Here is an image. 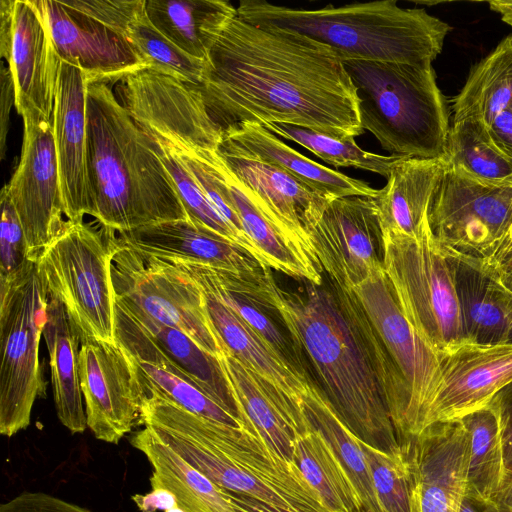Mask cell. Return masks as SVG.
Listing matches in <instances>:
<instances>
[{
  "mask_svg": "<svg viewBox=\"0 0 512 512\" xmlns=\"http://www.w3.org/2000/svg\"><path fill=\"white\" fill-rule=\"evenodd\" d=\"M197 87L221 134L243 123H284L344 139L364 132L343 62L292 30L236 16L210 50Z\"/></svg>",
  "mask_w": 512,
  "mask_h": 512,
  "instance_id": "6da1fadb",
  "label": "cell"
},
{
  "mask_svg": "<svg viewBox=\"0 0 512 512\" xmlns=\"http://www.w3.org/2000/svg\"><path fill=\"white\" fill-rule=\"evenodd\" d=\"M270 305L343 423L365 444L401 452L406 390L354 291L324 274L294 291L276 283Z\"/></svg>",
  "mask_w": 512,
  "mask_h": 512,
  "instance_id": "7a4b0ae2",
  "label": "cell"
},
{
  "mask_svg": "<svg viewBox=\"0 0 512 512\" xmlns=\"http://www.w3.org/2000/svg\"><path fill=\"white\" fill-rule=\"evenodd\" d=\"M90 216L120 233L189 220L154 140L132 119L106 82L87 86Z\"/></svg>",
  "mask_w": 512,
  "mask_h": 512,
  "instance_id": "3957f363",
  "label": "cell"
},
{
  "mask_svg": "<svg viewBox=\"0 0 512 512\" xmlns=\"http://www.w3.org/2000/svg\"><path fill=\"white\" fill-rule=\"evenodd\" d=\"M139 425L148 427L220 488L289 512H329L299 468L254 429L198 416L142 382Z\"/></svg>",
  "mask_w": 512,
  "mask_h": 512,
  "instance_id": "277c9868",
  "label": "cell"
},
{
  "mask_svg": "<svg viewBox=\"0 0 512 512\" xmlns=\"http://www.w3.org/2000/svg\"><path fill=\"white\" fill-rule=\"evenodd\" d=\"M237 16L256 25L295 31L330 47L344 60L433 63L452 27L424 8L395 0L296 9L264 0H242Z\"/></svg>",
  "mask_w": 512,
  "mask_h": 512,
  "instance_id": "5b68a950",
  "label": "cell"
},
{
  "mask_svg": "<svg viewBox=\"0 0 512 512\" xmlns=\"http://www.w3.org/2000/svg\"><path fill=\"white\" fill-rule=\"evenodd\" d=\"M363 130L391 155L447 160L450 111L432 63L344 60Z\"/></svg>",
  "mask_w": 512,
  "mask_h": 512,
  "instance_id": "8992f818",
  "label": "cell"
},
{
  "mask_svg": "<svg viewBox=\"0 0 512 512\" xmlns=\"http://www.w3.org/2000/svg\"><path fill=\"white\" fill-rule=\"evenodd\" d=\"M115 233L102 225L69 222L37 261L49 295L62 302L81 342L116 343Z\"/></svg>",
  "mask_w": 512,
  "mask_h": 512,
  "instance_id": "52a82bcc",
  "label": "cell"
},
{
  "mask_svg": "<svg viewBox=\"0 0 512 512\" xmlns=\"http://www.w3.org/2000/svg\"><path fill=\"white\" fill-rule=\"evenodd\" d=\"M48 298L37 262L0 276V433L6 437L29 426L35 400L45 396L39 342Z\"/></svg>",
  "mask_w": 512,
  "mask_h": 512,
  "instance_id": "ba28073f",
  "label": "cell"
},
{
  "mask_svg": "<svg viewBox=\"0 0 512 512\" xmlns=\"http://www.w3.org/2000/svg\"><path fill=\"white\" fill-rule=\"evenodd\" d=\"M383 268L398 305L418 336L438 355L465 339L451 259L429 225L420 239L383 232Z\"/></svg>",
  "mask_w": 512,
  "mask_h": 512,
  "instance_id": "9c48e42d",
  "label": "cell"
},
{
  "mask_svg": "<svg viewBox=\"0 0 512 512\" xmlns=\"http://www.w3.org/2000/svg\"><path fill=\"white\" fill-rule=\"evenodd\" d=\"M112 280L116 301L187 334L213 356L222 351L197 284L164 260L142 255L114 238Z\"/></svg>",
  "mask_w": 512,
  "mask_h": 512,
  "instance_id": "30bf717a",
  "label": "cell"
},
{
  "mask_svg": "<svg viewBox=\"0 0 512 512\" xmlns=\"http://www.w3.org/2000/svg\"><path fill=\"white\" fill-rule=\"evenodd\" d=\"M511 217L512 186L480 184L445 162L430 200L428 224L447 256L487 259Z\"/></svg>",
  "mask_w": 512,
  "mask_h": 512,
  "instance_id": "8fae6325",
  "label": "cell"
},
{
  "mask_svg": "<svg viewBox=\"0 0 512 512\" xmlns=\"http://www.w3.org/2000/svg\"><path fill=\"white\" fill-rule=\"evenodd\" d=\"M352 290L406 390L408 412L401 446L426 428L429 409L441 384L440 358L405 318L383 267L373 271Z\"/></svg>",
  "mask_w": 512,
  "mask_h": 512,
  "instance_id": "7c38bea8",
  "label": "cell"
},
{
  "mask_svg": "<svg viewBox=\"0 0 512 512\" xmlns=\"http://www.w3.org/2000/svg\"><path fill=\"white\" fill-rule=\"evenodd\" d=\"M114 93L138 126L181 150L217 151L222 140L197 85L144 68L118 81Z\"/></svg>",
  "mask_w": 512,
  "mask_h": 512,
  "instance_id": "4fadbf2b",
  "label": "cell"
},
{
  "mask_svg": "<svg viewBox=\"0 0 512 512\" xmlns=\"http://www.w3.org/2000/svg\"><path fill=\"white\" fill-rule=\"evenodd\" d=\"M24 124L18 166L4 185L22 225L27 258L37 262L65 230L64 205L52 121L32 108L18 113Z\"/></svg>",
  "mask_w": 512,
  "mask_h": 512,
  "instance_id": "5bb4252c",
  "label": "cell"
},
{
  "mask_svg": "<svg viewBox=\"0 0 512 512\" xmlns=\"http://www.w3.org/2000/svg\"><path fill=\"white\" fill-rule=\"evenodd\" d=\"M305 230L324 274L347 289L383 267V233L375 198L329 200L306 221Z\"/></svg>",
  "mask_w": 512,
  "mask_h": 512,
  "instance_id": "9a60e30c",
  "label": "cell"
},
{
  "mask_svg": "<svg viewBox=\"0 0 512 512\" xmlns=\"http://www.w3.org/2000/svg\"><path fill=\"white\" fill-rule=\"evenodd\" d=\"M79 376L87 427L101 441L118 444L139 425L143 388L123 345L81 342Z\"/></svg>",
  "mask_w": 512,
  "mask_h": 512,
  "instance_id": "2e32d148",
  "label": "cell"
},
{
  "mask_svg": "<svg viewBox=\"0 0 512 512\" xmlns=\"http://www.w3.org/2000/svg\"><path fill=\"white\" fill-rule=\"evenodd\" d=\"M401 448L410 474L411 512H459L468 464L462 422L433 423Z\"/></svg>",
  "mask_w": 512,
  "mask_h": 512,
  "instance_id": "e0dca14e",
  "label": "cell"
},
{
  "mask_svg": "<svg viewBox=\"0 0 512 512\" xmlns=\"http://www.w3.org/2000/svg\"><path fill=\"white\" fill-rule=\"evenodd\" d=\"M33 2L48 24L59 58L78 65L88 84L119 81L147 68L123 35L75 9L68 1Z\"/></svg>",
  "mask_w": 512,
  "mask_h": 512,
  "instance_id": "ac0fdd59",
  "label": "cell"
},
{
  "mask_svg": "<svg viewBox=\"0 0 512 512\" xmlns=\"http://www.w3.org/2000/svg\"><path fill=\"white\" fill-rule=\"evenodd\" d=\"M217 153L261 214L303 256L322 269L305 223L329 200L275 166L219 148Z\"/></svg>",
  "mask_w": 512,
  "mask_h": 512,
  "instance_id": "d6986e66",
  "label": "cell"
},
{
  "mask_svg": "<svg viewBox=\"0 0 512 512\" xmlns=\"http://www.w3.org/2000/svg\"><path fill=\"white\" fill-rule=\"evenodd\" d=\"M439 358L441 384L429 409L426 428L486 407L512 382V343L463 342L439 354Z\"/></svg>",
  "mask_w": 512,
  "mask_h": 512,
  "instance_id": "ffe728a7",
  "label": "cell"
},
{
  "mask_svg": "<svg viewBox=\"0 0 512 512\" xmlns=\"http://www.w3.org/2000/svg\"><path fill=\"white\" fill-rule=\"evenodd\" d=\"M87 80L83 70L60 59L52 113L64 214L71 223L90 215L87 165Z\"/></svg>",
  "mask_w": 512,
  "mask_h": 512,
  "instance_id": "44dd1931",
  "label": "cell"
},
{
  "mask_svg": "<svg viewBox=\"0 0 512 512\" xmlns=\"http://www.w3.org/2000/svg\"><path fill=\"white\" fill-rule=\"evenodd\" d=\"M0 55L12 74L17 112L32 108L52 121L60 58L33 0H14L10 40Z\"/></svg>",
  "mask_w": 512,
  "mask_h": 512,
  "instance_id": "7402d4cb",
  "label": "cell"
},
{
  "mask_svg": "<svg viewBox=\"0 0 512 512\" xmlns=\"http://www.w3.org/2000/svg\"><path fill=\"white\" fill-rule=\"evenodd\" d=\"M115 336L132 357L139 378L180 407L211 421L245 428L160 347L155 338L120 304L115 305Z\"/></svg>",
  "mask_w": 512,
  "mask_h": 512,
  "instance_id": "603a6c76",
  "label": "cell"
},
{
  "mask_svg": "<svg viewBox=\"0 0 512 512\" xmlns=\"http://www.w3.org/2000/svg\"><path fill=\"white\" fill-rule=\"evenodd\" d=\"M217 359L242 422L254 429L287 462H293L296 436L310 429L302 407L234 357L222 344Z\"/></svg>",
  "mask_w": 512,
  "mask_h": 512,
  "instance_id": "cb8c5ba5",
  "label": "cell"
},
{
  "mask_svg": "<svg viewBox=\"0 0 512 512\" xmlns=\"http://www.w3.org/2000/svg\"><path fill=\"white\" fill-rule=\"evenodd\" d=\"M219 149L275 166L328 200L349 196L377 198L380 192L362 180L303 156L258 124L243 123L224 132Z\"/></svg>",
  "mask_w": 512,
  "mask_h": 512,
  "instance_id": "d4e9b609",
  "label": "cell"
},
{
  "mask_svg": "<svg viewBox=\"0 0 512 512\" xmlns=\"http://www.w3.org/2000/svg\"><path fill=\"white\" fill-rule=\"evenodd\" d=\"M138 253L163 260H182L233 272L263 267L247 251L189 220L147 225L118 236Z\"/></svg>",
  "mask_w": 512,
  "mask_h": 512,
  "instance_id": "484cf974",
  "label": "cell"
},
{
  "mask_svg": "<svg viewBox=\"0 0 512 512\" xmlns=\"http://www.w3.org/2000/svg\"><path fill=\"white\" fill-rule=\"evenodd\" d=\"M445 160L401 157L376 200L383 232L420 239L428 227L430 200Z\"/></svg>",
  "mask_w": 512,
  "mask_h": 512,
  "instance_id": "4316f807",
  "label": "cell"
},
{
  "mask_svg": "<svg viewBox=\"0 0 512 512\" xmlns=\"http://www.w3.org/2000/svg\"><path fill=\"white\" fill-rule=\"evenodd\" d=\"M198 287L202 292L209 323L224 347L248 369L301 406L310 381L287 365L244 320L211 291Z\"/></svg>",
  "mask_w": 512,
  "mask_h": 512,
  "instance_id": "83f0119b",
  "label": "cell"
},
{
  "mask_svg": "<svg viewBox=\"0 0 512 512\" xmlns=\"http://www.w3.org/2000/svg\"><path fill=\"white\" fill-rule=\"evenodd\" d=\"M130 443L152 467L151 488L171 492L185 512H237L227 490L188 464L148 427L135 432Z\"/></svg>",
  "mask_w": 512,
  "mask_h": 512,
  "instance_id": "f1b7e54d",
  "label": "cell"
},
{
  "mask_svg": "<svg viewBox=\"0 0 512 512\" xmlns=\"http://www.w3.org/2000/svg\"><path fill=\"white\" fill-rule=\"evenodd\" d=\"M43 337L49 353L57 416L71 433L87 428L79 376L81 339L60 300L49 295Z\"/></svg>",
  "mask_w": 512,
  "mask_h": 512,
  "instance_id": "f546056e",
  "label": "cell"
},
{
  "mask_svg": "<svg viewBox=\"0 0 512 512\" xmlns=\"http://www.w3.org/2000/svg\"><path fill=\"white\" fill-rule=\"evenodd\" d=\"M462 326L467 342L510 343L503 293L494 271L482 260L452 257Z\"/></svg>",
  "mask_w": 512,
  "mask_h": 512,
  "instance_id": "4dcf8cb0",
  "label": "cell"
},
{
  "mask_svg": "<svg viewBox=\"0 0 512 512\" xmlns=\"http://www.w3.org/2000/svg\"><path fill=\"white\" fill-rule=\"evenodd\" d=\"M150 22L187 54L208 61L210 50L237 8L225 0H146Z\"/></svg>",
  "mask_w": 512,
  "mask_h": 512,
  "instance_id": "1f68e13d",
  "label": "cell"
},
{
  "mask_svg": "<svg viewBox=\"0 0 512 512\" xmlns=\"http://www.w3.org/2000/svg\"><path fill=\"white\" fill-rule=\"evenodd\" d=\"M509 108H512V33L471 68L451 103L453 122L472 118L487 125Z\"/></svg>",
  "mask_w": 512,
  "mask_h": 512,
  "instance_id": "d6a6232c",
  "label": "cell"
},
{
  "mask_svg": "<svg viewBox=\"0 0 512 512\" xmlns=\"http://www.w3.org/2000/svg\"><path fill=\"white\" fill-rule=\"evenodd\" d=\"M301 406L310 426L322 435L350 477L361 499L363 512H382L361 440L343 423L313 381L302 397Z\"/></svg>",
  "mask_w": 512,
  "mask_h": 512,
  "instance_id": "836d02e7",
  "label": "cell"
},
{
  "mask_svg": "<svg viewBox=\"0 0 512 512\" xmlns=\"http://www.w3.org/2000/svg\"><path fill=\"white\" fill-rule=\"evenodd\" d=\"M293 462L329 512H363L361 499L350 477L313 427L296 436Z\"/></svg>",
  "mask_w": 512,
  "mask_h": 512,
  "instance_id": "e575fe53",
  "label": "cell"
},
{
  "mask_svg": "<svg viewBox=\"0 0 512 512\" xmlns=\"http://www.w3.org/2000/svg\"><path fill=\"white\" fill-rule=\"evenodd\" d=\"M116 302L125 308L155 338L164 352L210 398L242 421L216 356L203 350L181 330L162 324L138 310L126 307L118 301Z\"/></svg>",
  "mask_w": 512,
  "mask_h": 512,
  "instance_id": "d590c367",
  "label": "cell"
},
{
  "mask_svg": "<svg viewBox=\"0 0 512 512\" xmlns=\"http://www.w3.org/2000/svg\"><path fill=\"white\" fill-rule=\"evenodd\" d=\"M459 173L486 186H512V159L494 143L488 125L467 118L452 123L447 160Z\"/></svg>",
  "mask_w": 512,
  "mask_h": 512,
  "instance_id": "8d00e7d4",
  "label": "cell"
},
{
  "mask_svg": "<svg viewBox=\"0 0 512 512\" xmlns=\"http://www.w3.org/2000/svg\"><path fill=\"white\" fill-rule=\"evenodd\" d=\"M459 420L468 435L465 495L485 501H494L506 475L496 414L487 405Z\"/></svg>",
  "mask_w": 512,
  "mask_h": 512,
  "instance_id": "74e56055",
  "label": "cell"
},
{
  "mask_svg": "<svg viewBox=\"0 0 512 512\" xmlns=\"http://www.w3.org/2000/svg\"><path fill=\"white\" fill-rule=\"evenodd\" d=\"M154 142L157 152L174 182L189 221L240 246L263 267H266L262 255L254 244L240 235L213 207L178 154L166 144L156 140Z\"/></svg>",
  "mask_w": 512,
  "mask_h": 512,
  "instance_id": "f35d334b",
  "label": "cell"
},
{
  "mask_svg": "<svg viewBox=\"0 0 512 512\" xmlns=\"http://www.w3.org/2000/svg\"><path fill=\"white\" fill-rule=\"evenodd\" d=\"M263 127L277 137L301 145L335 168L354 167L388 178L392 165L401 158L367 152L357 145L355 138H338L284 123H267Z\"/></svg>",
  "mask_w": 512,
  "mask_h": 512,
  "instance_id": "ab89813d",
  "label": "cell"
},
{
  "mask_svg": "<svg viewBox=\"0 0 512 512\" xmlns=\"http://www.w3.org/2000/svg\"><path fill=\"white\" fill-rule=\"evenodd\" d=\"M125 37L147 68L190 84L202 83L207 62L187 54L166 38L150 22L146 10L128 24Z\"/></svg>",
  "mask_w": 512,
  "mask_h": 512,
  "instance_id": "60d3db41",
  "label": "cell"
},
{
  "mask_svg": "<svg viewBox=\"0 0 512 512\" xmlns=\"http://www.w3.org/2000/svg\"><path fill=\"white\" fill-rule=\"evenodd\" d=\"M362 447L382 512H411L410 474L403 451L386 453L364 442Z\"/></svg>",
  "mask_w": 512,
  "mask_h": 512,
  "instance_id": "b9f144b4",
  "label": "cell"
},
{
  "mask_svg": "<svg viewBox=\"0 0 512 512\" xmlns=\"http://www.w3.org/2000/svg\"><path fill=\"white\" fill-rule=\"evenodd\" d=\"M0 276H7L18 270L27 261V245L19 216L8 197L4 186L0 195Z\"/></svg>",
  "mask_w": 512,
  "mask_h": 512,
  "instance_id": "7bdbcfd3",
  "label": "cell"
},
{
  "mask_svg": "<svg viewBox=\"0 0 512 512\" xmlns=\"http://www.w3.org/2000/svg\"><path fill=\"white\" fill-rule=\"evenodd\" d=\"M0 512H93L43 492H23L1 504Z\"/></svg>",
  "mask_w": 512,
  "mask_h": 512,
  "instance_id": "ee69618b",
  "label": "cell"
},
{
  "mask_svg": "<svg viewBox=\"0 0 512 512\" xmlns=\"http://www.w3.org/2000/svg\"><path fill=\"white\" fill-rule=\"evenodd\" d=\"M488 406L492 408L498 420L507 480L512 477V382L502 388Z\"/></svg>",
  "mask_w": 512,
  "mask_h": 512,
  "instance_id": "f6af8a7d",
  "label": "cell"
},
{
  "mask_svg": "<svg viewBox=\"0 0 512 512\" xmlns=\"http://www.w3.org/2000/svg\"><path fill=\"white\" fill-rule=\"evenodd\" d=\"M1 100H0V158L4 160L6 139L8 134L9 116L12 105H15V89L9 67L1 66Z\"/></svg>",
  "mask_w": 512,
  "mask_h": 512,
  "instance_id": "bcb514c9",
  "label": "cell"
},
{
  "mask_svg": "<svg viewBox=\"0 0 512 512\" xmlns=\"http://www.w3.org/2000/svg\"><path fill=\"white\" fill-rule=\"evenodd\" d=\"M482 261L496 272L512 276V217L493 253Z\"/></svg>",
  "mask_w": 512,
  "mask_h": 512,
  "instance_id": "7dc6e473",
  "label": "cell"
},
{
  "mask_svg": "<svg viewBox=\"0 0 512 512\" xmlns=\"http://www.w3.org/2000/svg\"><path fill=\"white\" fill-rule=\"evenodd\" d=\"M488 130L496 146L512 159V108L497 114Z\"/></svg>",
  "mask_w": 512,
  "mask_h": 512,
  "instance_id": "c3c4849f",
  "label": "cell"
},
{
  "mask_svg": "<svg viewBox=\"0 0 512 512\" xmlns=\"http://www.w3.org/2000/svg\"><path fill=\"white\" fill-rule=\"evenodd\" d=\"M132 500L137 505L140 512L167 511L178 507L173 494L164 489H152L146 494H135Z\"/></svg>",
  "mask_w": 512,
  "mask_h": 512,
  "instance_id": "681fc988",
  "label": "cell"
},
{
  "mask_svg": "<svg viewBox=\"0 0 512 512\" xmlns=\"http://www.w3.org/2000/svg\"><path fill=\"white\" fill-rule=\"evenodd\" d=\"M227 492L237 512H289L248 495Z\"/></svg>",
  "mask_w": 512,
  "mask_h": 512,
  "instance_id": "f907efd6",
  "label": "cell"
},
{
  "mask_svg": "<svg viewBox=\"0 0 512 512\" xmlns=\"http://www.w3.org/2000/svg\"><path fill=\"white\" fill-rule=\"evenodd\" d=\"M493 271L503 293L509 321V340L510 343H512V276L496 272L495 270Z\"/></svg>",
  "mask_w": 512,
  "mask_h": 512,
  "instance_id": "816d5d0a",
  "label": "cell"
},
{
  "mask_svg": "<svg viewBox=\"0 0 512 512\" xmlns=\"http://www.w3.org/2000/svg\"><path fill=\"white\" fill-rule=\"evenodd\" d=\"M459 512H501L495 501H485L464 495Z\"/></svg>",
  "mask_w": 512,
  "mask_h": 512,
  "instance_id": "f5cc1de1",
  "label": "cell"
},
{
  "mask_svg": "<svg viewBox=\"0 0 512 512\" xmlns=\"http://www.w3.org/2000/svg\"><path fill=\"white\" fill-rule=\"evenodd\" d=\"M494 501L501 512H512V477L504 481Z\"/></svg>",
  "mask_w": 512,
  "mask_h": 512,
  "instance_id": "db71d44e",
  "label": "cell"
},
{
  "mask_svg": "<svg viewBox=\"0 0 512 512\" xmlns=\"http://www.w3.org/2000/svg\"><path fill=\"white\" fill-rule=\"evenodd\" d=\"M489 8L500 15L501 20L512 28V0L488 2Z\"/></svg>",
  "mask_w": 512,
  "mask_h": 512,
  "instance_id": "11a10c76",
  "label": "cell"
},
{
  "mask_svg": "<svg viewBox=\"0 0 512 512\" xmlns=\"http://www.w3.org/2000/svg\"><path fill=\"white\" fill-rule=\"evenodd\" d=\"M165 512H185V511L183 509H181L180 507H174Z\"/></svg>",
  "mask_w": 512,
  "mask_h": 512,
  "instance_id": "9f6ffc18",
  "label": "cell"
}]
</instances>
